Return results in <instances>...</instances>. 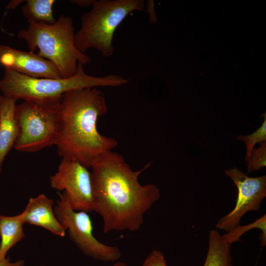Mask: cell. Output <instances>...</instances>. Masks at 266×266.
Listing matches in <instances>:
<instances>
[{"mask_svg": "<svg viewBox=\"0 0 266 266\" xmlns=\"http://www.w3.org/2000/svg\"><path fill=\"white\" fill-rule=\"evenodd\" d=\"M53 204L54 201L44 194L31 198L19 214L22 222L41 227L57 236H65L66 231L55 214Z\"/></svg>", "mask_w": 266, "mask_h": 266, "instance_id": "cell-11", "label": "cell"}, {"mask_svg": "<svg viewBox=\"0 0 266 266\" xmlns=\"http://www.w3.org/2000/svg\"><path fill=\"white\" fill-rule=\"evenodd\" d=\"M84 65L78 63L76 74L66 78H39L5 69L0 80V90L3 96L16 101L45 100L61 99L66 92L86 88L119 87L127 84L128 78L114 74L103 76L87 74Z\"/></svg>", "mask_w": 266, "mask_h": 266, "instance_id": "cell-4", "label": "cell"}, {"mask_svg": "<svg viewBox=\"0 0 266 266\" xmlns=\"http://www.w3.org/2000/svg\"><path fill=\"white\" fill-rule=\"evenodd\" d=\"M149 166L134 171L122 156L110 151L91 166L92 211L101 217L105 233L140 229L144 214L160 197L156 185L139 182V175Z\"/></svg>", "mask_w": 266, "mask_h": 266, "instance_id": "cell-1", "label": "cell"}, {"mask_svg": "<svg viewBox=\"0 0 266 266\" xmlns=\"http://www.w3.org/2000/svg\"><path fill=\"white\" fill-rule=\"evenodd\" d=\"M105 97L98 87L65 93L60 101L56 145L62 158L78 161L86 167L112 151L117 141L98 131V118L106 113Z\"/></svg>", "mask_w": 266, "mask_h": 266, "instance_id": "cell-2", "label": "cell"}, {"mask_svg": "<svg viewBox=\"0 0 266 266\" xmlns=\"http://www.w3.org/2000/svg\"><path fill=\"white\" fill-rule=\"evenodd\" d=\"M266 216L265 214L251 224L245 226L238 225L231 231L223 234L222 236L226 241L231 244L233 242L239 241L240 237L246 232L253 228H258L262 232L260 235V245L262 247H264L266 245Z\"/></svg>", "mask_w": 266, "mask_h": 266, "instance_id": "cell-16", "label": "cell"}, {"mask_svg": "<svg viewBox=\"0 0 266 266\" xmlns=\"http://www.w3.org/2000/svg\"><path fill=\"white\" fill-rule=\"evenodd\" d=\"M59 200L54 207L55 214L70 240L82 252L94 259L112 262L121 256L117 246L107 245L99 241L93 234V225L87 212L72 209L66 193H59Z\"/></svg>", "mask_w": 266, "mask_h": 266, "instance_id": "cell-7", "label": "cell"}, {"mask_svg": "<svg viewBox=\"0 0 266 266\" xmlns=\"http://www.w3.org/2000/svg\"><path fill=\"white\" fill-rule=\"evenodd\" d=\"M51 187L64 191L75 211H92L91 173L78 161L62 158L57 172L50 177Z\"/></svg>", "mask_w": 266, "mask_h": 266, "instance_id": "cell-8", "label": "cell"}, {"mask_svg": "<svg viewBox=\"0 0 266 266\" xmlns=\"http://www.w3.org/2000/svg\"><path fill=\"white\" fill-rule=\"evenodd\" d=\"M224 173L231 178L238 191L233 209L216 224V228L227 233L240 225L241 218L247 212L260 210L266 197V176L250 177L235 167L226 170Z\"/></svg>", "mask_w": 266, "mask_h": 266, "instance_id": "cell-9", "label": "cell"}, {"mask_svg": "<svg viewBox=\"0 0 266 266\" xmlns=\"http://www.w3.org/2000/svg\"><path fill=\"white\" fill-rule=\"evenodd\" d=\"M143 0H93L91 9L81 16V24L75 34L77 49L84 53L94 48L108 58L114 53L115 31L131 12L143 10Z\"/></svg>", "mask_w": 266, "mask_h": 266, "instance_id": "cell-5", "label": "cell"}, {"mask_svg": "<svg viewBox=\"0 0 266 266\" xmlns=\"http://www.w3.org/2000/svg\"><path fill=\"white\" fill-rule=\"evenodd\" d=\"M264 116V120L261 127L250 134L247 135H240L236 137L238 140L243 142L246 147V154L245 161L247 162L249 160L251 153L254 147L257 143L266 141V114Z\"/></svg>", "mask_w": 266, "mask_h": 266, "instance_id": "cell-17", "label": "cell"}, {"mask_svg": "<svg viewBox=\"0 0 266 266\" xmlns=\"http://www.w3.org/2000/svg\"><path fill=\"white\" fill-rule=\"evenodd\" d=\"M16 100L0 95V173L4 160L17 140Z\"/></svg>", "mask_w": 266, "mask_h": 266, "instance_id": "cell-12", "label": "cell"}, {"mask_svg": "<svg viewBox=\"0 0 266 266\" xmlns=\"http://www.w3.org/2000/svg\"><path fill=\"white\" fill-rule=\"evenodd\" d=\"M141 266H167L162 252L154 250L149 254Z\"/></svg>", "mask_w": 266, "mask_h": 266, "instance_id": "cell-19", "label": "cell"}, {"mask_svg": "<svg viewBox=\"0 0 266 266\" xmlns=\"http://www.w3.org/2000/svg\"><path fill=\"white\" fill-rule=\"evenodd\" d=\"M24 265V261L22 260L11 262L9 258H6L0 262V266H23Z\"/></svg>", "mask_w": 266, "mask_h": 266, "instance_id": "cell-20", "label": "cell"}, {"mask_svg": "<svg viewBox=\"0 0 266 266\" xmlns=\"http://www.w3.org/2000/svg\"><path fill=\"white\" fill-rule=\"evenodd\" d=\"M0 64L5 69L32 77L61 78L53 63L31 51H21L0 45Z\"/></svg>", "mask_w": 266, "mask_h": 266, "instance_id": "cell-10", "label": "cell"}, {"mask_svg": "<svg viewBox=\"0 0 266 266\" xmlns=\"http://www.w3.org/2000/svg\"><path fill=\"white\" fill-rule=\"evenodd\" d=\"M71 1L81 7H88L92 6L93 0H73Z\"/></svg>", "mask_w": 266, "mask_h": 266, "instance_id": "cell-21", "label": "cell"}, {"mask_svg": "<svg viewBox=\"0 0 266 266\" xmlns=\"http://www.w3.org/2000/svg\"><path fill=\"white\" fill-rule=\"evenodd\" d=\"M231 245L218 231H210L208 247L203 266H232Z\"/></svg>", "mask_w": 266, "mask_h": 266, "instance_id": "cell-14", "label": "cell"}, {"mask_svg": "<svg viewBox=\"0 0 266 266\" xmlns=\"http://www.w3.org/2000/svg\"><path fill=\"white\" fill-rule=\"evenodd\" d=\"M24 224L20 214L8 216L0 214V262L6 258L8 251L25 236Z\"/></svg>", "mask_w": 266, "mask_h": 266, "instance_id": "cell-13", "label": "cell"}, {"mask_svg": "<svg viewBox=\"0 0 266 266\" xmlns=\"http://www.w3.org/2000/svg\"><path fill=\"white\" fill-rule=\"evenodd\" d=\"M25 0H11L6 6L7 10L14 9L17 6H18L20 3L25 1Z\"/></svg>", "mask_w": 266, "mask_h": 266, "instance_id": "cell-22", "label": "cell"}, {"mask_svg": "<svg viewBox=\"0 0 266 266\" xmlns=\"http://www.w3.org/2000/svg\"><path fill=\"white\" fill-rule=\"evenodd\" d=\"M61 99L25 100L16 105L18 135L13 146L15 149L34 152L56 145Z\"/></svg>", "mask_w": 266, "mask_h": 266, "instance_id": "cell-6", "label": "cell"}, {"mask_svg": "<svg viewBox=\"0 0 266 266\" xmlns=\"http://www.w3.org/2000/svg\"><path fill=\"white\" fill-rule=\"evenodd\" d=\"M28 23L26 29L18 31V38L26 41L31 51L38 49V54L55 65L62 78L74 75L78 63L84 66L92 61L76 47L71 17L62 15L52 24L32 21Z\"/></svg>", "mask_w": 266, "mask_h": 266, "instance_id": "cell-3", "label": "cell"}, {"mask_svg": "<svg viewBox=\"0 0 266 266\" xmlns=\"http://www.w3.org/2000/svg\"><path fill=\"white\" fill-rule=\"evenodd\" d=\"M22 7V12L28 21L52 24L56 22L53 16L54 0H27Z\"/></svg>", "mask_w": 266, "mask_h": 266, "instance_id": "cell-15", "label": "cell"}, {"mask_svg": "<svg viewBox=\"0 0 266 266\" xmlns=\"http://www.w3.org/2000/svg\"><path fill=\"white\" fill-rule=\"evenodd\" d=\"M112 266H128V265L125 263L118 262L114 264Z\"/></svg>", "mask_w": 266, "mask_h": 266, "instance_id": "cell-23", "label": "cell"}, {"mask_svg": "<svg viewBox=\"0 0 266 266\" xmlns=\"http://www.w3.org/2000/svg\"><path fill=\"white\" fill-rule=\"evenodd\" d=\"M261 146L252 151L247 162V171H258L266 166V141L260 143Z\"/></svg>", "mask_w": 266, "mask_h": 266, "instance_id": "cell-18", "label": "cell"}]
</instances>
